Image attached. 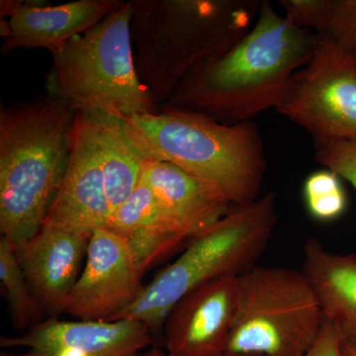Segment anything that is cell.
Segmentation results:
<instances>
[{"label": "cell", "instance_id": "cell-1", "mask_svg": "<svg viewBox=\"0 0 356 356\" xmlns=\"http://www.w3.org/2000/svg\"><path fill=\"white\" fill-rule=\"evenodd\" d=\"M317 41L315 33L293 25L262 0L250 31L233 48L194 67L161 108L195 112L228 125L252 121L280 106Z\"/></svg>", "mask_w": 356, "mask_h": 356}, {"label": "cell", "instance_id": "cell-2", "mask_svg": "<svg viewBox=\"0 0 356 356\" xmlns=\"http://www.w3.org/2000/svg\"><path fill=\"white\" fill-rule=\"evenodd\" d=\"M74 116L51 95L0 111V232L15 247L44 226L67 170Z\"/></svg>", "mask_w": 356, "mask_h": 356}, {"label": "cell", "instance_id": "cell-3", "mask_svg": "<svg viewBox=\"0 0 356 356\" xmlns=\"http://www.w3.org/2000/svg\"><path fill=\"white\" fill-rule=\"evenodd\" d=\"M262 0H132L134 58L161 106L194 67L233 48L254 26Z\"/></svg>", "mask_w": 356, "mask_h": 356}, {"label": "cell", "instance_id": "cell-4", "mask_svg": "<svg viewBox=\"0 0 356 356\" xmlns=\"http://www.w3.org/2000/svg\"><path fill=\"white\" fill-rule=\"evenodd\" d=\"M125 119L151 161L178 166L221 192L231 205L261 197L267 161L254 121L228 125L195 112L163 108Z\"/></svg>", "mask_w": 356, "mask_h": 356}, {"label": "cell", "instance_id": "cell-5", "mask_svg": "<svg viewBox=\"0 0 356 356\" xmlns=\"http://www.w3.org/2000/svg\"><path fill=\"white\" fill-rule=\"evenodd\" d=\"M277 221L273 192L254 202L233 206L219 221L194 236L178 259L144 286L134 303L110 321L132 318L158 332L185 295L210 281L226 276L240 277L257 266Z\"/></svg>", "mask_w": 356, "mask_h": 356}, {"label": "cell", "instance_id": "cell-6", "mask_svg": "<svg viewBox=\"0 0 356 356\" xmlns=\"http://www.w3.org/2000/svg\"><path fill=\"white\" fill-rule=\"evenodd\" d=\"M132 0H121L97 25L51 54L49 95L70 103L76 112L128 118L159 112L140 81L134 58Z\"/></svg>", "mask_w": 356, "mask_h": 356}, {"label": "cell", "instance_id": "cell-7", "mask_svg": "<svg viewBox=\"0 0 356 356\" xmlns=\"http://www.w3.org/2000/svg\"><path fill=\"white\" fill-rule=\"evenodd\" d=\"M241 311L227 353L305 356L325 318L302 271L255 266L238 277Z\"/></svg>", "mask_w": 356, "mask_h": 356}, {"label": "cell", "instance_id": "cell-8", "mask_svg": "<svg viewBox=\"0 0 356 356\" xmlns=\"http://www.w3.org/2000/svg\"><path fill=\"white\" fill-rule=\"evenodd\" d=\"M313 140L356 138V50L318 38L276 108Z\"/></svg>", "mask_w": 356, "mask_h": 356}, {"label": "cell", "instance_id": "cell-9", "mask_svg": "<svg viewBox=\"0 0 356 356\" xmlns=\"http://www.w3.org/2000/svg\"><path fill=\"white\" fill-rule=\"evenodd\" d=\"M142 277L127 240L107 228L95 229L65 314L79 321H110L138 298Z\"/></svg>", "mask_w": 356, "mask_h": 356}, {"label": "cell", "instance_id": "cell-10", "mask_svg": "<svg viewBox=\"0 0 356 356\" xmlns=\"http://www.w3.org/2000/svg\"><path fill=\"white\" fill-rule=\"evenodd\" d=\"M241 311L240 281L226 276L185 295L165 321L170 356H222Z\"/></svg>", "mask_w": 356, "mask_h": 356}, {"label": "cell", "instance_id": "cell-11", "mask_svg": "<svg viewBox=\"0 0 356 356\" xmlns=\"http://www.w3.org/2000/svg\"><path fill=\"white\" fill-rule=\"evenodd\" d=\"M121 0H74L58 6L28 0L0 2L3 55L16 50H62L104 19Z\"/></svg>", "mask_w": 356, "mask_h": 356}, {"label": "cell", "instance_id": "cell-12", "mask_svg": "<svg viewBox=\"0 0 356 356\" xmlns=\"http://www.w3.org/2000/svg\"><path fill=\"white\" fill-rule=\"evenodd\" d=\"M111 216L90 117L76 112L67 170L44 224L93 233L107 228Z\"/></svg>", "mask_w": 356, "mask_h": 356}, {"label": "cell", "instance_id": "cell-13", "mask_svg": "<svg viewBox=\"0 0 356 356\" xmlns=\"http://www.w3.org/2000/svg\"><path fill=\"white\" fill-rule=\"evenodd\" d=\"M92 233L44 224L32 238L16 248L18 261L35 297L49 318L65 313L83 271Z\"/></svg>", "mask_w": 356, "mask_h": 356}, {"label": "cell", "instance_id": "cell-14", "mask_svg": "<svg viewBox=\"0 0 356 356\" xmlns=\"http://www.w3.org/2000/svg\"><path fill=\"white\" fill-rule=\"evenodd\" d=\"M153 343V332L132 318L65 322L49 318L17 337H1L2 348H63L97 356H137Z\"/></svg>", "mask_w": 356, "mask_h": 356}, {"label": "cell", "instance_id": "cell-15", "mask_svg": "<svg viewBox=\"0 0 356 356\" xmlns=\"http://www.w3.org/2000/svg\"><path fill=\"white\" fill-rule=\"evenodd\" d=\"M142 179L191 238L210 228L233 207L216 188L166 161H147Z\"/></svg>", "mask_w": 356, "mask_h": 356}, {"label": "cell", "instance_id": "cell-16", "mask_svg": "<svg viewBox=\"0 0 356 356\" xmlns=\"http://www.w3.org/2000/svg\"><path fill=\"white\" fill-rule=\"evenodd\" d=\"M302 273L316 293L325 320L344 341L356 344V254H337L317 238L306 241Z\"/></svg>", "mask_w": 356, "mask_h": 356}, {"label": "cell", "instance_id": "cell-17", "mask_svg": "<svg viewBox=\"0 0 356 356\" xmlns=\"http://www.w3.org/2000/svg\"><path fill=\"white\" fill-rule=\"evenodd\" d=\"M86 114L92 124L107 198L113 214L140 184L145 166L151 159L125 118L102 112Z\"/></svg>", "mask_w": 356, "mask_h": 356}, {"label": "cell", "instance_id": "cell-18", "mask_svg": "<svg viewBox=\"0 0 356 356\" xmlns=\"http://www.w3.org/2000/svg\"><path fill=\"white\" fill-rule=\"evenodd\" d=\"M107 229L124 236L133 252L143 257H153L163 248L192 240L166 213L143 179L114 211Z\"/></svg>", "mask_w": 356, "mask_h": 356}, {"label": "cell", "instance_id": "cell-19", "mask_svg": "<svg viewBox=\"0 0 356 356\" xmlns=\"http://www.w3.org/2000/svg\"><path fill=\"white\" fill-rule=\"evenodd\" d=\"M285 18L318 39L356 50V0H280Z\"/></svg>", "mask_w": 356, "mask_h": 356}, {"label": "cell", "instance_id": "cell-20", "mask_svg": "<svg viewBox=\"0 0 356 356\" xmlns=\"http://www.w3.org/2000/svg\"><path fill=\"white\" fill-rule=\"evenodd\" d=\"M0 284L16 329L26 332L46 320V313L35 297L18 261L15 245L2 236L0 238Z\"/></svg>", "mask_w": 356, "mask_h": 356}, {"label": "cell", "instance_id": "cell-21", "mask_svg": "<svg viewBox=\"0 0 356 356\" xmlns=\"http://www.w3.org/2000/svg\"><path fill=\"white\" fill-rule=\"evenodd\" d=\"M303 198L308 214L321 222L336 221L348 207V196L341 177L327 168L307 177Z\"/></svg>", "mask_w": 356, "mask_h": 356}, {"label": "cell", "instance_id": "cell-22", "mask_svg": "<svg viewBox=\"0 0 356 356\" xmlns=\"http://www.w3.org/2000/svg\"><path fill=\"white\" fill-rule=\"evenodd\" d=\"M315 159L343 179L356 191V138L337 140H314Z\"/></svg>", "mask_w": 356, "mask_h": 356}, {"label": "cell", "instance_id": "cell-23", "mask_svg": "<svg viewBox=\"0 0 356 356\" xmlns=\"http://www.w3.org/2000/svg\"><path fill=\"white\" fill-rule=\"evenodd\" d=\"M343 339L336 327L325 320L322 332L305 356H343Z\"/></svg>", "mask_w": 356, "mask_h": 356}, {"label": "cell", "instance_id": "cell-24", "mask_svg": "<svg viewBox=\"0 0 356 356\" xmlns=\"http://www.w3.org/2000/svg\"><path fill=\"white\" fill-rule=\"evenodd\" d=\"M144 355H137L143 356ZM18 356H97L81 351L63 350V348H28Z\"/></svg>", "mask_w": 356, "mask_h": 356}, {"label": "cell", "instance_id": "cell-25", "mask_svg": "<svg viewBox=\"0 0 356 356\" xmlns=\"http://www.w3.org/2000/svg\"><path fill=\"white\" fill-rule=\"evenodd\" d=\"M343 356H356V344L343 341Z\"/></svg>", "mask_w": 356, "mask_h": 356}, {"label": "cell", "instance_id": "cell-26", "mask_svg": "<svg viewBox=\"0 0 356 356\" xmlns=\"http://www.w3.org/2000/svg\"><path fill=\"white\" fill-rule=\"evenodd\" d=\"M143 356H170L166 353L165 350H161L159 348H153L151 350H147L146 353H144Z\"/></svg>", "mask_w": 356, "mask_h": 356}, {"label": "cell", "instance_id": "cell-27", "mask_svg": "<svg viewBox=\"0 0 356 356\" xmlns=\"http://www.w3.org/2000/svg\"><path fill=\"white\" fill-rule=\"evenodd\" d=\"M222 356H257V355H236V353H228Z\"/></svg>", "mask_w": 356, "mask_h": 356}, {"label": "cell", "instance_id": "cell-28", "mask_svg": "<svg viewBox=\"0 0 356 356\" xmlns=\"http://www.w3.org/2000/svg\"><path fill=\"white\" fill-rule=\"evenodd\" d=\"M0 356H15L13 355H11V353H6V351H4V353H1V355Z\"/></svg>", "mask_w": 356, "mask_h": 356}]
</instances>
